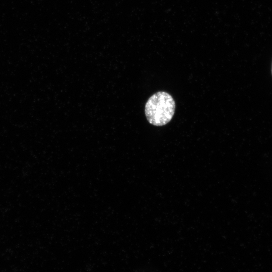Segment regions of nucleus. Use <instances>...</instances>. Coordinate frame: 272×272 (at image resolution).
<instances>
[{"label":"nucleus","instance_id":"f03ea898","mask_svg":"<svg viewBox=\"0 0 272 272\" xmlns=\"http://www.w3.org/2000/svg\"><path fill=\"white\" fill-rule=\"evenodd\" d=\"M271 74H272V66H271Z\"/></svg>","mask_w":272,"mask_h":272},{"label":"nucleus","instance_id":"f257e3e1","mask_svg":"<svg viewBox=\"0 0 272 272\" xmlns=\"http://www.w3.org/2000/svg\"><path fill=\"white\" fill-rule=\"evenodd\" d=\"M175 103L172 96L164 91L152 95L145 105V112L150 123L163 126L172 119L175 112Z\"/></svg>","mask_w":272,"mask_h":272}]
</instances>
